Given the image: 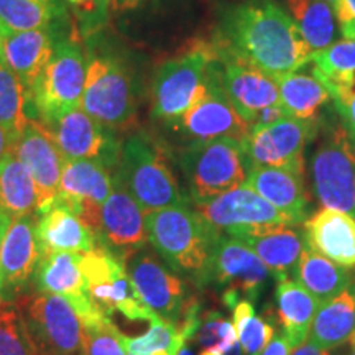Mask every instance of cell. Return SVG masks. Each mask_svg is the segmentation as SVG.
I'll list each match as a JSON object with an SVG mask.
<instances>
[{"instance_id":"cell-18","label":"cell","mask_w":355,"mask_h":355,"mask_svg":"<svg viewBox=\"0 0 355 355\" xmlns=\"http://www.w3.org/2000/svg\"><path fill=\"white\" fill-rule=\"evenodd\" d=\"M216 69L224 94L250 127L261 110L279 105L277 79L230 56L217 46Z\"/></svg>"},{"instance_id":"cell-41","label":"cell","mask_w":355,"mask_h":355,"mask_svg":"<svg viewBox=\"0 0 355 355\" xmlns=\"http://www.w3.org/2000/svg\"><path fill=\"white\" fill-rule=\"evenodd\" d=\"M0 355H35L15 303L0 301Z\"/></svg>"},{"instance_id":"cell-38","label":"cell","mask_w":355,"mask_h":355,"mask_svg":"<svg viewBox=\"0 0 355 355\" xmlns=\"http://www.w3.org/2000/svg\"><path fill=\"white\" fill-rule=\"evenodd\" d=\"M184 343L183 329L178 324L168 322L158 316L150 321L148 331L144 336H123L127 355H176Z\"/></svg>"},{"instance_id":"cell-42","label":"cell","mask_w":355,"mask_h":355,"mask_svg":"<svg viewBox=\"0 0 355 355\" xmlns=\"http://www.w3.org/2000/svg\"><path fill=\"white\" fill-rule=\"evenodd\" d=\"M83 38L99 35L110 19V0H66Z\"/></svg>"},{"instance_id":"cell-2","label":"cell","mask_w":355,"mask_h":355,"mask_svg":"<svg viewBox=\"0 0 355 355\" xmlns=\"http://www.w3.org/2000/svg\"><path fill=\"white\" fill-rule=\"evenodd\" d=\"M148 243L173 272L194 285L211 283V265L220 230L211 225L196 209L173 206L145 214Z\"/></svg>"},{"instance_id":"cell-31","label":"cell","mask_w":355,"mask_h":355,"mask_svg":"<svg viewBox=\"0 0 355 355\" xmlns=\"http://www.w3.org/2000/svg\"><path fill=\"white\" fill-rule=\"evenodd\" d=\"M308 66L332 99L355 94V38L337 40L313 55Z\"/></svg>"},{"instance_id":"cell-5","label":"cell","mask_w":355,"mask_h":355,"mask_svg":"<svg viewBox=\"0 0 355 355\" xmlns=\"http://www.w3.org/2000/svg\"><path fill=\"white\" fill-rule=\"evenodd\" d=\"M175 158L193 204L239 188L248 175L242 140L230 137L181 145Z\"/></svg>"},{"instance_id":"cell-9","label":"cell","mask_w":355,"mask_h":355,"mask_svg":"<svg viewBox=\"0 0 355 355\" xmlns=\"http://www.w3.org/2000/svg\"><path fill=\"white\" fill-rule=\"evenodd\" d=\"M81 272L89 301L104 316L119 313L130 321L148 322L157 318L137 293L123 260L107 248L97 243L96 248L83 254Z\"/></svg>"},{"instance_id":"cell-39","label":"cell","mask_w":355,"mask_h":355,"mask_svg":"<svg viewBox=\"0 0 355 355\" xmlns=\"http://www.w3.org/2000/svg\"><path fill=\"white\" fill-rule=\"evenodd\" d=\"M232 324L243 355H260L275 337L273 324L257 316L254 304L248 300H239L232 306Z\"/></svg>"},{"instance_id":"cell-48","label":"cell","mask_w":355,"mask_h":355,"mask_svg":"<svg viewBox=\"0 0 355 355\" xmlns=\"http://www.w3.org/2000/svg\"><path fill=\"white\" fill-rule=\"evenodd\" d=\"M13 137L8 133L6 128L0 125V165H2V162L6 159L8 155L12 153V148H13Z\"/></svg>"},{"instance_id":"cell-23","label":"cell","mask_w":355,"mask_h":355,"mask_svg":"<svg viewBox=\"0 0 355 355\" xmlns=\"http://www.w3.org/2000/svg\"><path fill=\"white\" fill-rule=\"evenodd\" d=\"M243 184L272 204L293 225L304 224L308 219L311 201L301 173L285 168L250 166Z\"/></svg>"},{"instance_id":"cell-53","label":"cell","mask_w":355,"mask_h":355,"mask_svg":"<svg viewBox=\"0 0 355 355\" xmlns=\"http://www.w3.org/2000/svg\"><path fill=\"white\" fill-rule=\"evenodd\" d=\"M326 2H329L331 6H334V3H336V0H326Z\"/></svg>"},{"instance_id":"cell-25","label":"cell","mask_w":355,"mask_h":355,"mask_svg":"<svg viewBox=\"0 0 355 355\" xmlns=\"http://www.w3.org/2000/svg\"><path fill=\"white\" fill-rule=\"evenodd\" d=\"M306 247L327 260L355 266V217L347 212L322 207L304 220Z\"/></svg>"},{"instance_id":"cell-43","label":"cell","mask_w":355,"mask_h":355,"mask_svg":"<svg viewBox=\"0 0 355 355\" xmlns=\"http://www.w3.org/2000/svg\"><path fill=\"white\" fill-rule=\"evenodd\" d=\"M334 13L339 33L344 38H355V0H336Z\"/></svg>"},{"instance_id":"cell-8","label":"cell","mask_w":355,"mask_h":355,"mask_svg":"<svg viewBox=\"0 0 355 355\" xmlns=\"http://www.w3.org/2000/svg\"><path fill=\"white\" fill-rule=\"evenodd\" d=\"M86 83V53L76 38H56L55 53L30 91L33 119L50 122L81 107Z\"/></svg>"},{"instance_id":"cell-24","label":"cell","mask_w":355,"mask_h":355,"mask_svg":"<svg viewBox=\"0 0 355 355\" xmlns=\"http://www.w3.org/2000/svg\"><path fill=\"white\" fill-rule=\"evenodd\" d=\"M56 46L53 28L7 32L0 30V60L32 91L44 66L51 60Z\"/></svg>"},{"instance_id":"cell-4","label":"cell","mask_w":355,"mask_h":355,"mask_svg":"<svg viewBox=\"0 0 355 355\" xmlns=\"http://www.w3.org/2000/svg\"><path fill=\"white\" fill-rule=\"evenodd\" d=\"M139 107L135 73L117 51L89 46L81 109L117 132L130 127Z\"/></svg>"},{"instance_id":"cell-22","label":"cell","mask_w":355,"mask_h":355,"mask_svg":"<svg viewBox=\"0 0 355 355\" xmlns=\"http://www.w3.org/2000/svg\"><path fill=\"white\" fill-rule=\"evenodd\" d=\"M33 291L63 296L74 306L81 321L99 313L86 295V282L81 272V255L61 252L42 255L35 270Z\"/></svg>"},{"instance_id":"cell-45","label":"cell","mask_w":355,"mask_h":355,"mask_svg":"<svg viewBox=\"0 0 355 355\" xmlns=\"http://www.w3.org/2000/svg\"><path fill=\"white\" fill-rule=\"evenodd\" d=\"M150 0H110V13H130L145 7Z\"/></svg>"},{"instance_id":"cell-6","label":"cell","mask_w":355,"mask_h":355,"mask_svg":"<svg viewBox=\"0 0 355 355\" xmlns=\"http://www.w3.org/2000/svg\"><path fill=\"white\" fill-rule=\"evenodd\" d=\"M214 58V42L196 40L158 66L152 81L150 114L153 121L166 125L201 97Z\"/></svg>"},{"instance_id":"cell-52","label":"cell","mask_w":355,"mask_h":355,"mask_svg":"<svg viewBox=\"0 0 355 355\" xmlns=\"http://www.w3.org/2000/svg\"><path fill=\"white\" fill-rule=\"evenodd\" d=\"M8 225H2L0 227V250H2V242H3V235H6V230H7Z\"/></svg>"},{"instance_id":"cell-36","label":"cell","mask_w":355,"mask_h":355,"mask_svg":"<svg viewBox=\"0 0 355 355\" xmlns=\"http://www.w3.org/2000/svg\"><path fill=\"white\" fill-rule=\"evenodd\" d=\"M56 15L55 0H0V30L51 28Z\"/></svg>"},{"instance_id":"cell-50","label":"cell","mask_w":355,"mask_h":355,"mask_svg":"<svg viewBox=\"0 0 355 355\" xmlns=\"http://www.w3.org/2000/svg\"><path fill=\"white\" fill-rule=\"evenodd\" d=\"M176 355H196V354H194V350L189 347L188 343H184V344L180 347V350H178Z\"/></svg>"},{"instance_id":"cell-46","label":"cell","mask_w":355,"mask_h":355,"mask_svg":"<svg viewBox=\"0 0 355 355\" xmlns=\"http://www.w3.org/2000/svg\"><path fill=\"white\" fill-rule=\"evenodd\" d=\"M290 344L283 336H275L272 343L266 345V349L260 355H290Z\"/></svg>"},{"instance_id":"cell-30","label":"cell","mask_w":355,"mask_h":355,"mask_svg":"<svg viewBox=\"0 0 355 355\" xmlns=\"http://www.w3.org/2000/svg\"><path fill=\"white\" fill-rule=\"evenodd\" d=\"M279 105L285 110L288 117L300 119V121L316 122L322 109L332 99L327 87L311 73L285 74L277 78Z\"/></svg>"},{"instance_id":"cell-7","label":"cell","mask_w":355,"mask_h":355,"mask_svg":"<svg viewBox=\"0 0 355 355\" xmlns=\"http://www.w3.org/2000/svg\"><path fill=\"white\" fill-rule=\"evenodd\" d=\"M15 306L35 355H83V321L68 300L30 291Z\"/></svg>"},{"instance_id":"cell-44","label":"cell","mask_w":355,"mask_h":355,"mask_svg":"<svg viewBox=\"0 0 355 355\" xmlns=\"http://www.w3.org/2000/svg\"><path fill=\"white\" fill-rule=\"evenodd\" d=\"M332 101H334V107L339 114L340 121H343V127L347 133L349 140L355 145V94Z\"/></svg>"},{"instance_id":"cell-47","label":"cell","mask_w":355,"mask_h":355,"mask_svg":"<svg viewBox=\"0 0 355 355\" xmlns=\"http://www.w3.org/2000/svg\"><path fill=\"white\" fill-rule=\"evenodd\" d=\"M290 355H332L331 350L321 349L318 347L316 344L311 343V340H304L303 344L298 345L296 349H293V352Z\"/></svg>"},{"instance_id":"cell-26","label":"cell","mask_w":355,"mask_h":355,"mask_svg":"<svg viewBox=\"0 0 355 355\" xmlns=\"http://www.w3.org/2000/svg\"><path fill=\"white\" fill-rule=\"evenodd\" d=\"M37 239L40 254H86L97 247V237L81 217L60 204H51L38 214Z\"/></svg>"},{"instance_id":"cell-11","label":"cell","mask_w":355,"mask_h":355,"mask_svg":"<svg viewBox=\"0 0 355 355\" xmlns=\"http://www.w3.org/2000/svg\"><path fill=\"white\" fill-rule=\"evenodd\" d=\"M311 158L313 188L322 207L355 217V145L344 127L327 125Z\"/></svg>"},{"instance_id":"cell-32","label":"cell","mask_w":355,"mask_h":355,"mask_svg":"<svg viewBox=\"0 0 355 355\" xmlns=\"http://www.w3.org/2000/svg\"><path fill=\"white\" fill-rule=\"evenodd\" d=\"M295 279L322 304L344 291L354 282L355 275L304 247L296 265Z\"/></svg>"},{"instance_id":"cell-40","label":"cell","mask_w":355,"mask_h":355,"mask_svg":"<svg viewBox=\"0 0 355 355\" xmlns=\"http://www.w3.org/2000/svg\"><path fill=\"white\" fill-rule=\"evenodd\" d=\"M83 355H127L123 334L102 313L83 321Z\"/></svg>"},{"instance_id":"cell-33","label":"cell","mask_w":355,"mask_h":355,"mask_svg":"<svg viewBox=\"0 0 355 355\" xmlns=\"http://www.w3.org/2000/svg\"><path fill=\"white\" fill-rule=\"evenodd\" d=\"M0 207L10 220L38 216L37 186L13 152L0 165Z\"/></svg>"},{"instance_id":"cell-15","label":"cell","mask_w":355,"mask_h":355,"mask_svg":"<svg viewBox=\"0 0 355 355\" xmlns=\"http://www.w3.org/2000/svg\"><path fill=\"white\" fill-rule=\"evenodd\" d=\"M194 209L217 230L229 235L293 227L282 212L245 184L194 204Z\"/></svg>"},{"instance_id":"cell-27","label":"cell","mask_w":355,"mask_h":355,"mask_svg":"<svg viewBox=\"0 0 355 355\" xmlns=\"http://www.w3.org/2000/svg\"><path fill=\"white\" fill-rule=\"evenodd\" d=\"M232 237L250 248L277 279L295 277L300 255L306 247L301 234L293 227L235 234Z\"/></svg>"},{"instance_id":"cell-34","label":"cell","mask_w":355,"mask_h":355,"mask_svg":"<svg viewBox=\"0 0 355 355\" xmlns=\"http://www.w3.org/2000/svg\"><path fill=\"white\" fill-rule=\"evenodd\" d=\"M288 12L308 43L313 55L337 42V19L334 7L326 0H286Z\"/></svg>"},{"instance_id":"cell-28","label":"cell","mask_w":355,"mask_h":355,"mask_svg":"<svg viewBox=\"0 0 355 355\" xmlns=\"http://www.w3.org/2000/svg\"><path fill=\"white\" fill-rule=\"evenodd\" d=\"M275 300L282 336L293 350L309 339L311 327L321 303L293 278L278 279Z\"/></svg>"},{"instance_id":"cell-3","label":"cell","mask_w":355,"mask_h":355,"mask_svg":"<svg viewBox=\"0 0 355 355\" xmlns=\"http://www.w3.org/2000/svg\"><path fill=\"white\" fill-rule=\"evenodd\" d=\"M114 178L145 214L191 202L181 191L170 150L145 130L133 132L122 140Z\"/></svg>"},{"instance_id":"cell-13","label":"cell","mask_w":355,"mask_h":355,"mask_svg":"<svg viewBox=\"0 0 355 355\" xmlns=\"http://www.w3.org/2000/svg\"><path fill=\"white\" fill-rule=\"evenodd\" d=\"M318 122L283 117L263 127L250 128L242 140L248 168H285L304 175V152L318 133Z\"/></svg>"},{"instance_id":"cell-29","label":"cell","mask_w":355,"mask_h":355,"mask_svg":"<svg viewBox=\"0 0 355 355\" xmlns=\"http://www.w3.org/2000/svg\"><path fill=\"white\" fill-rule=\"evenodd\" d=\"M355 334V279L334 298L319 306L309 340L318 347L334 350L343 347Z\"/></svg>"},{"instance_id":"cell-35","label":"cell","mask_w":355,"mask_h":355,"mask_svg":"<svg viewBox=\"0 0 355 355\" xmlns=\"http://www.w3.org/2000/svg\"><path fill=\"white\" fill-rule=\"evenodd\" d=\"M30 94L13 71L0 60V125L17 140L32 115Z\"/></svg>"},{"instance_id":"cell-21","label":"cell","mask_w":355,"mask_h":355,"mask_svg":"<svg viewBox=\"0 0 355 355\" xmlns=\"http://www.w3.org/2000/svg\"><path fill=\"white\" fill-rule=\"evenodd\" d=\"M114 171L92 159H64L60 188L53 204H60L86 222L110 196Z\"/></svg>"},{"instance_id":"cell-49","label":"cell","mask_w":355,"mask_h":355,"mask_svg":"<svg viewBox=\"0 0 355 355\" xmlns=\"http://www.w3.org/2000/svg\"><path fill=\"white\" fill-rule=\"evenodd\" d=\"M343 347H345L343 355H355V334L350 337V339L343 345Z\"/></svg>"},{"instance_id":"cell-37","label":"cell","mask_w":355,"mask_h":355,"mask_svg":"<svg viewBox=\"0 0 355 355\" xmlns=\"http://www.w3.org/2000/svg\"><path fill=\"white\" fill-rule=\"evenodd\" d=\"M191 340H196L198 355H243L232 321L222 318L217 311L199 313L196 332Z\"/></svg>"},{"instance_id":"cell-20","label":"cell","mask_w":355,"mask_h":355,"mask_svg":"<svg viewBox=\"0 0 355 355\" xmlns=\"http://www.w3.org/2000/svg\"><path fill=\"white\" fill-rule=\"evenodd\" d=\"M12 152L33 178L38 193V214H42L56 199L64 157L50 130L37 119H30L24 132L13 141Z\"/></svg>"},{"instance_id":"cell-51","label":"cell","mask_w":355,"mask_h":355,"mask_svg":"<svg viewBox=\"0 0 355 355\" xmlns=\"http://www.w3.org/2000/svg\"><path fill=\"white\" fill-rule=\"evenodd\" d=\"M10 224V217H8L6 212L2 211V207H0V227H2V225H8Z\"/></svg>"},{"instance_id":"cell-17","label":"cell","mask_w":355,"mask_h":355,"mask_svg":"<svg viewBox=\"0 0 355 355\" xmlns=\"http://www.w3.org/2000/svg\"><path fill=\"white\" fill-rule=\"evenodd\" d=\"M86 224L94 230L97 243L122 260L148 243L144 209L115 178L110 196L92 212Z\"/></svg>"},{"instance_id":"cell-14","label":"cell","mask_w":355,"mask_h":355,"mask_svg":"<svg viewBox=\"0 0 355 355\" xmlns=\"http://www.w3.org/2000/svg\"><path fill=\"white\" fill-rule=\"evenodd\" d=\"M43 125L50 130L64 159H92L110 171L117 170L122 140L117 132L102 125L81 107L71 109Z\"/></svg>"},{"instance_id":"cell-1","label":"cell","mask_w":355,"mask_h":355,"mask_svg":"<svg viewBox=\"0 0 355 355\" xmlns=\"http://www.w3.org/2000/svg\"><path fill=\"white\" fill-rule=\"evenodd\" d=\"M214 43L275 79L303 69L313 58L290 13L272 0H245L227 8Z\"/></svg>"},{"instance_id":"cell-19","label":"cell","mask_w":355,"mask_h":355,"mask_svg":"<svg viewBox=\"0 0 355 355\" xmlns=\"http://www.w3.org/2000/svg\"><path fill=\"white\" fill-rule=\"evenodd\" d=\"M37 216L12 219L0 250V301L15 303L32 286L40 261Z\"/></svg>"},{"instance_id":"cell-12","label":"cell","mask_w":355,"mask_h":355,"mask_svg":"<svg viewBox=\"0 0 355 355\" xmlns=\"http://www.w3.org/2000/svg\"><path fill=\"white\" fill-rule=\"evenodd\" d=\"M183 145L216 139L243 140L250 132V125L232 107L222 91L216 69V58L211 63L206 89L201 97L186 112L165 125Z\"/></svg>"},{"instance_id":"cell-10","label":"cell","mask_w":355,"mask_h":355,"mask_svg":"<svg viewBox=\"0 0 355 355\" xmlns=\"http://www.w3.org/2000/svg\"><path fill=\"white\" fill-rule=\"evenodd\" d=\"M123 265L140 298L158 318L180 326L199 306L191 296L188 283L173 272L155 248H137L123 259Z\"/></svg>"},{"instance_id":"cell-16","label":"cell","mask_w":355,"mask_h":355,"mask_svg":"<svg viewBox=\"0 0 355 355\" xmlns=\"http://www.w3.org/2000/svg\"><path fill=\"white\" fill-rule=\"evenodd\" d=\"M272 272L247 245L229 234H220L211 265V282L224 290L222 300L232 306L239 300L254 301L265 291Z\"/></svg>"}]
</instances>
